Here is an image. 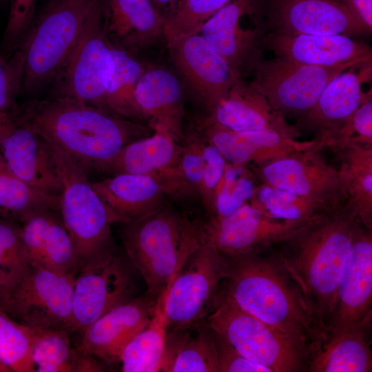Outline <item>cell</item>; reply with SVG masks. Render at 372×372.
Listing matches in <instances>:
<instances>
[{"label": "cell", "mask_w": 372, "mask_h": 372, "mask_svg": "<svg viewBox=\"0 0 372 372\" xmlns=\"http://www.w3.org/2000/svg\"><path fill=\"white\" fill-rule=\"evenodd\" d=\"M128 261L115 249L78 270L70 333L81 335L103 314L135 298Z\"/></svg>", "instance_id": "13"}, {"label": "cell", "mask_w": 372, "mask_h": 372, "mask_svg": "<svg viewBox=\"0 0 372 372\" xmlns=\"http://www.w3.org/2000/svg\"><path fill=\"white\" fill-rule=\"evenodd\" d=\"M98 0H50L18 47L24 56L21 93L50 85L74 47Z\"/></svg>", "instance_id": "5"}, {"label": "cell", "mask_w": 372, "mask_h": 372, "mask_svg": "<svg viewBox=\"0 0 372 372\" xmlns=\"http://www.w3.org/2000/svg\"><path fill=\"white\" fill-rule=\"evenodd\" d=\"M0 372H11V371L1 362H0Z\"/></svg>", "instance_id": "53"}, {"label": "cell", "mask_w": 372, "mask_h": 372, "mask_svg": "<svg viewBox=\"0 0 372 372\" xmlns=\"http://www.w3.org/2000/svg\"><path fill=\"white\" fill-rule=\"evenodd\" d=\"M38 0H10L8 22L3 33L4 53L17 49L34 18Z\"/></svg>", "instance_id": "45"}, {"label": "cell", "mask_w": 372, "mask_h": 372, "mask_svg": "<svg viewBox=\"0 0 372 372\" xmlns=\"http://www.w3.org/2000/svg\"><path fill=\"white\" fill-rule=\"evenodd\" d=\"M99 359L95 356L75 347V357L73 371L96 372L103 371L104 368L100 364Z\"/></svg>", "instance_id": "48"}, {"label": "cell", "mask_w": 372, "mask_h": 372, "mask_svg": "<svg viewBox=\"0 0 372 372\" xmlns=\"http://www.w3.org/2000/svg\"><path fill=\"white\" fill-rule=\"evenodd\" d=\"M61 196L45 194L20 179L0 154V216L20 223L39 210L59 211Z\"/></svg>", "instance_id": "35"}, {"label": "cell", "mask_w": 372, "mask_h": 372, "mask_svg": "<svg viewBox=\"0 0 372 372\" xmlns=\"http://www.w3.org/2000/svg\"><path fill=\"white\" fill-rule=\"evenodd\" d=\"M258 185L248 166L228 163L222 186L218 193L213 217L227 216L247 203L253 196Z\"/></svg>", "instance_id": "42"}, {"label": "cell", "mask_w": 372, "mask_h": 372, "mask_svg": "<svg viewBox=\"0 0 372 372\" xmlns=\"http://www.w3.org/2000/svg\"><path fill=\"white\" fill-rule=\"evenodd\" d=\"M17 124L15 116L0 113V143Z\"/></svg>", "instance_id": "50"}, {"label": "cell", "mask_w": 372, "mask_h": 372, "mask_svg": "<svg viewBox=\"0 0 372 372\" xmlns=\"http://www.w3.org/2000/svg\"><path fill=\"white\" fill-rule=\"evenodd\" d=\"M22 252L28 265L62 272L77 273L74 245L59 211H36L20 223Z\"/></svg>", "instance_id": "22"}, {"label": "cell", "mask_w": 372, "mask_h": 372, "mask_svg": "<svg viewBox=\"0 0 372 372\" xmlns=\"http://www.w3.org/2000/svg\"><path fill=\"white\" fill-rule=\"evenodd\" d=\"M226 258L224 294L244 311L291 338L309 356L324 332L282 267L257 254Z\"/></svg>", "instance_id": "3"}, {"label": "cell", "mask_w": 372, "mask_h": 372, "mask_svg": "<svg viewBox=\"0 0 372 372\" xmlns=\"http://www.w3.org/2000/svg\"><path fill=\"white\" fill-rule=\"evenodd\" d=\"M28 265L22 252L19 223L0 216V287L7 295Z\"/></svg>", "instance_id": "41"}, {"label": "cell", "mask_w": 372, "mask_h": 372, "mask_svg": "<svg viewBox=\"0 0 372 372\" xmlns=\"http://www.w3.org/2000/svg\"><path fill=\"white\" fill-rule=\"evenodd\" d=\"M115 223H124L161 207L167 194L174 192L162 178L134 174H114L92 182Z\"/></svg>", "instance_id": "24"}, {"label": "cell", "mask_w": 372, "mask_h": 372, "mask_svg": "<svg viewBox=\"0 0 372 372\" xmlns=\"http://www.w3.org/2000/svg\"><path fill=\"white\" fill-rule=\"evenodd\" d=\"M362 65L359 70L352 66L329 82L315 105L293 125L298 132H312L320 141L352 115L366 94L362 85L372 76L371 61Z\"/></svg>", "instance_id": "19"}, {"label": "cell", "mask_w": 372, "mask_h": 372, "mask_svg": "<svg viewBox=\"0 0 372 372\" xmlns=\"http://www.w3.org/2000/svg\"><path fill=\"white\" fill-rule=\"evenodd\" d=\"M207 118L236 132L273 130L293 138L301 136L294 125L241 76Z\"/></svg>", "instance_id": "25"}, {"label": "cell", "mask_w": 372, "mask_h": 372, "mask_svg": "<svg viewBox=\"0 0 372 372\" xmlns=\"http://www.w3.org/2000/svg\"><path fill=\"white\" fill-rule=\"evenodd\" d=\"M0 154L25 183L45 194L61 196L62 181L54 155L39 134L17 123L1 142Z\"/></svg>", "instance_id": "21"}, {"label": "cell", "mask_w": 372, "mask_h": 372, "mask_svg": "<svg viewBox=\"0 0 372 372\" xmlns=\"http://www.w3.org/2000/svg\"><path fill=\"white\" fill-rule=\"evenodd\" d=\"M183 185L198 194L203 177V158L201 142L191 138L182 147V152L178 165Z\"/></svg>", "instance_id": "46"}, {"label": "cell", "mask_w": 372, "mask_h": 372, "mask_svg": "<svg viewBox=\"0 0 372 372\" xmlns=\"http://www.w3.org/2000/svg\"><path fill=\"white\" fill-rule=\"evenodd\" d=\"M33 333L32 358L35 372L73 371L75 348L71 346L68 330L33 328Z\"/></svg>", "instance_id": "37"}, {"label": "cell", "mask_w": 372, "mask_h": 372, "mask_svg": "<svg viewBox=\"0 0 372 372\" xmlns=\"http://www.w3.org/2000/svg\"><path fill=\"white\" fill-rule=\"evenodd\" d=\"M360 221L347 203L283 242L282 267L296 283L325 332Z\"/></svg>", "instance_id": "2"}, {"label": "cell", "mask_w": 372, "mask_h": 372, "mask_svg": "<svg viewBox=\"0 0 372 372\" xmlns=\"http://www.w3.org/2000/svg\"><path fill=\"white\" fill-rule=\"evenodd\" d=\"M0 1H10V0H0Z\"/></svg>", "instance_id": "54"}, {"label": "cell", "mask_w": 372, "mask_h": 372, "mask_svg": "<svg viewBox=\"0 0 372 372\" xmlns=\"http://www.w3.org/2000/svg\"><path fill=\"white\" fill-rule=\"evenodd\" d=\"M166 293L167 287L158 297L149 322L122 352L119 360L122 371H161L167 333Z\"/></svg>", "instance_id": "33"}, {"label": "cell", "mask_w": 372, "mask_h": 372, "mask_svg": "<svg viewBox=\"0 0 372 372\" xmlns=\"http://www.w3.org/2000/svg\"><path fill=\"white\" fill-rule=\"evenodd\" d=\"M151 136L125 145L102 169L112 175L121 173L150 175L163 178L174 187L180 186L178 165L182 147L169 133L154 127Z\"/></svg>", "instance_id": "26"}, {"label": "cell", "mask_w": 372, "mask_h": 372, "mask_svg": "<svg viewBox=\"0 0 372 372\" xmlns=\"http://www.w3.org/2000/svg\"><path fill=\"white\" fill-rule=\"evenodd\" d=\"M313 223L273 218L249 202L227 216L200 223L202 242L226 257L257 254L285 242Z\"/></svg>", "instance_id": "14"}, {"label": "cell", "mask_w": 372, "mask_h": 372, "mask_svg": "<svg viewBox=\"0 0 372 372\" xmlns=\"http://www.w3.org/2000/svg\"><path fill=\"white\" fill-rule=\"evenodd\" d=\"M168 47L174 65L209 113L241 76L199 34L181 38Z\"/></svg>", "instance_id": "16"}, {"label": "cell", "mask_w": 372, "mask_h": 372, "mask_svg": "<svg viewBox=\"0 0 372 372\" xmlns=\"http://www.w3.org/2000/svg\"><path fill=\"white\" fill-rule=\"evenodd\" d=\"M24 56L17 48L10 54L0 53V113L16 116L21 93Z\"/></svg>", "instance_id": "43"}, {"label": "cell", "mask_w": 372, "mask_h": 372, "mask_svg": "<svg viewBox=\"0 0 372 372\" xmlns=\"http://www.w3.org/2000/svg\"><path fill=\"white\" fill-rule=\"evenodd\" d=\"M203 130L206 141L220 152L226 161L239 166L259 165L317 143L314 138L300 141L273 130L236 132L208 118Z\"/></svg>", "instance_id": "20"}, {"label": "cell", "mask_w": 372, "mask_h": 372, "mask_svg": "<svg viewBox=\"0 0 372 372\" xmlns=\"http://www.w3.org/2000/svg\"><path fill=\"white\" fill-rule=\"evenodd\" d=\"M272 21L278 33L350 36L370 31L342 0H276Z\"/></svg>", "instance_id": "18"}, {"label": "cell", "mask_w": 372, "mask_h": 372, "mask_svg": "<svg viewBox=\"0 0 372 372\" xmlns=\"http://www.w3.org/2000/svg\"><path fill=\"white\" fill-rule=\"evenodd\" d=\"M251 8V0H231L205 21L198 32L240 75L254 56L259 41L258 30H245L240 25V18Z\"/></svg>", "instance_id": "29"}, {"label": "cell", "mask_w": 372, "mask_h": 372, "mask_svg": "<svg viewBox=\"0 0 372 372\" xmlns=\"http://www.w3.org/2000/svg\"><path fill=\"white\" fill-rule=\"evenodd\" d=\"M161 371L218 372L214 333L205 320L167 333Z\"/></svg>", "instance_id": "31"}, {"label": "cell", "mask_w": 372, "mask_h": 372, "mask_svg": "<svg viewBox=\"0 0 372 372\" xmlns=\"http://www.w3.org/2000/svg\"><path fill=\"white\" fill-rule=\"evenodd\" d=\"M205 322L245 358L270 372L298 371L308 358L293 340L244 311L224 293Z\"/></svg>", "instance_id": "7"}, {"label": "cell", "mask_w": 372, "mask_h": 372, "mask_svg": "<svg viewBox=\"0 0 372 372\" xmlns=\"http://www.w3.org/2000/svg\"><path fill=\"white\" fill-rule=\"evenodd\" d=\"M317 145L322 149L327 147L332 151L352 145L372 147L371 90L352 115L317 141Z\"/></svg>", "instance_id": "40"}, {"label": "cell", "mask_w": 372, "mask_h": 372, "mask_svg": "<svg viewBox=\"0 0 372 372\" xmlns=\"http://www.w3.org/2000/svg\"><path fill=\"white\" fill-rule=\"evenodd\" d=\"M158 297L147 292L107 311L85 329L77 347L106 363H119L125 347L149 322Z\"/></svg>", "instance_id": "17"}, {"label": "cell", "mask_w": 372, "mask_h": 372, "mask_svg": "<svg viewBox=\"0 0 372 372\" xmlns=\"http://www.w3.org/2000/svg\"><path fill=\"white\" fill-rule=\"evenodd\" d=\"M76 273H62L31 264L8 292L3 311L33 328L70 329Z\"/></svg>", "instance_id": "10"}, {"label": "cell", "mask_w": 372, "mask_h": 372, "mask_svg": "<svg viewBox=\"0 0 372 372\" xmlns=\"http://www.w3.org/2000/svg\"><path fill=\"white\" fill-rule=\"evenodd\" d=\"M7 296V293L5 290L0 287V309L3 310V306Z\"/></svg>", "instance_id": "52"}, {"label": "cell", "mask_w": 372, "mask_h": 372, "mask_svg": "<svg viewBox=\"0 0 372 372\" xmlns=\"http://www.w3.org/2000/svg\"><path fill=\"white\" fill-rule=\"evenodd\" d=\"M227 274V258L202 242L167 287V331L203 322L223 296Z\"/></svg>", "instance_id": "8"}, {"label": "cell", "mask_w": 372, "mask_h": 372, "mask_svg": "<svg viewBox=\"0 0 372 372\" xmlns=\"http://www.w3.org/2000/svg\"><path fill=\"white\" fill-rule=\"evenodd\" d=\"M347 203L362 224L372 230V147L352 145L333 151Z\"/></svg>", "instance_id": "32"}, {"label": "cell", "mask_w": 372, "mask_h": 372, "mask_svg": "<svg viewBox=\"0 0 372 372\" xmlns=\"http://www.w3.org/2000/svg\"><path fill=\"white\" fill-rule=\"evenodd\" d=\"M359 64L317 66L277 56L258 61L255 79L250 83L285 118H299L315 105L332 79Z\"/></svg>", "instance_id": "11"}, {"label": "cell", "mask_w": 372, "mask_h": 372, "mask_svg": "<svg viewBox=\"0 0 372 372\" xmlns=\"http://www.w3.org/2000/svg\"><path fill=\"white\" fill-rule=\"evenodd\" d=\"M355 12L367 29L372 30V0H342Z\"/></svg>", "instance_id": "49"}, {"label": "cell", "mask_w": 372, "mask_h": 372, "mask_svg": "<svg viewBox=\"0 0 372 372\" xmlns=\"http://www.w3.org/2000/svg\"><path fill=\"white\" fill-rule=\"evenodd\" d=\"M371 302L372 230L359 221L326 333L367 326L371 318Z\"/></svg>", "instance_id": "15"}, {"label": "cell", "mask_w": 372, "mask_h": 372, "mask_svg": "<svg viewBox=\"0 0 372 372\" xmlns=\"http://www.w3.org/2000/svg\"><path fill=\"white\" fill-rule=\"evenodd\" d=\"M122 224L127 258L143 277L148 293L156 297L202 243L200 223L164 204Z\"/></svg>", "instance_id": "4"}, {"label": "cell", "mask_w": 372, "mask_h": 372, "mask_svg": "<svg viewBox=\"0 0 372 372\" xmlns=\"http://www.w3.org/2000/svg\"><path fill=\"white\" fill-rule=\"evenodd\" d=\"M103 24L110 41L135 54L163 34V14L151 0H101Z\"/></svg>", "instance_id": "27"}, {"label": "cell", "mask_w": 372, "mask_h": 372, "mask_svg": "<svg viewBox=\"0 0 372 372\" xmlns=\"http://www.w3.org/2000/svg\"><path fill=\"white\" fill-rule=\"evenodd\" d=\"M33 328L0 309V362L14 372H35L32 361Z\"/></svg>", "instance_id": "39"}, {"label": "cell", "mask_w": 372, "mask_h": 372, "mask_svg": "<svg viewBox=\"0 0 372 372\" xmlns=\"http://www.w3.org/2000/svg\"><path fill=\"white\" fill-rule=\"evenodd\" d=\"M112 56L105 94V110L131 121L144 120L135 99V90L146 68L134 54L112 43Z\"/></svg>", "instance_id": "34"}, {"label": "cell", "mask_w": 372, "mask_h": 372, "mask_svg": "<svg viewBox=\"0 0 372 372\" xmlns=\"http://www.w3.org/2000/svg\"><path fill=\"white\" fill-rule=\"evenodd\" d=\"M322 151L315 145L252 166L251 170L258 184L335 209L346 203L347 196L338 168L326 161Z\"/></svg>", "instance_id": "12"}, {"label": "cell", "mask_w": 372, "mask_h": 372, "mask_svg": "<svg viewBox=\"0 0 372 372\" xmlns=\"http://www.w3.org/2000/svg\"><path fill=\"white\" fill-rule=\"evenodd\" d=\"M48 145L62 181L59 214L72 239L79 270L116 249L110 227L115 222L87 171L59 147Z\"/></svg>", "instance_id": "6"}, {"label": "cell", "mask_w": 372, "mask_h": 372, "mask_svg": "<svg viewBox=\"0 0 372 372\" xmlns=\"http://www.w3.org/2000/svg\"><path fill=\"white\" fill-rule=\"evenodd\" d=\"M265 46L277 56L317 65L333 66L371 61L372 49L346 35L291 34L272 32L263 38Z\"/></svg>", "instance_id": "23"}, {"label": "cell", "mask_w": 372, "mask_h": 372, "mask_svg": "<svg viewBox=\"0 0 372 372\" xmlns=\"http://www.w3.org/2000/svg\"><path fill=\"white\" fill-rule=\"evenodd\" d=\"M16 121L87 172H101L125 145L147 131L134 121L65 96L30 99L19 105Z\"/></svg>", "instance_id": "1"}, {"label": "cell", "mask_w": 372, "mask_h": 372, "mask_svg": "<svg viewBox=\"0 0 372 372\" xmlns=\"http://www.w3.org/2000/svg\"><path fill=\"white\" fill-rule=\"evenodd\" d=\"M366 327L356 326L327 332L309 352V371H371L372 353L365 333Z\"/></svg>", "instance_id": "30"}, {"label": "cell", "mask_w": 372, "mask_h": 372, "mask_svg": "<svg viewBox=\"0 0 372 372\" xmlns=\"http://www.w3.org/2000/svg\"><path fill=\"white\" fill-rule=\"evenodd\" d=\"M207 142V144L201 142L203 170L198 195L209 218H211L214 215L216 197L222 186L228 163L212 144Z\"/></svg>", "instance_id": "44"}, {"label": "cell", "mask_w": 372, "mask_h": 372, "mask_svg": "<svg viewBox=\"0 0 372 372\" xmlns=\"http://www.w3.org/2000/svg\"><path fill=\"white\" fill-rule=\"evenodd\" d=\"M154 6L159 11L166 6L172 5L175 0H151Z\"/></svg>", "instance_id": "51"}, {"label": "cell", "mask_w": 372, "mask_h": 372, "mask_svg": "<svg viewBox=\"0 0 372 372\" xmlns=\"http://www.w3.org/2000/svg\"><path fill=\"white\" fill-rule=\"evenodd\" d=\"M213 333L216 343L218 372H270L267 368L245 358L227 340L214 332Z\"/></svg>", "instance_id": "47"}, {"label": "cell", "mask_w": 372, "mask_h": 372, "mask_svg": "<svg viewBox=\"0 0 372 372\" xmlns=\"http://www.w3.org/2000/svg\"><path fill=\"white\" fill-rule=\"evenodd\" d=\"M231 0H180L163 14V31L167 45L198 34L202 25Z\"/></svg>", "instance_id": "38"}, {"label": "cell", "mask_w": 372, "mask_h": 372, "mask_svg": "<svg viewBox=\"0 0 372 372\" xmlns=\"http://www.w3.org/2000/svg\"><path fill=\"white\" fill-rule=\"evenodd\" d=\"M249 203L269 217L295 222L313 223L338 208L302 198L288 191L258 184Z\"/></svg>", "instance_id": "36"}, {"label": "cell", "mask_w": 372, "mask_h": 372, "mask_svg": "<svg viewBox=\"0 0 372 372\" xmlns=\"http://www.w3.org/2000/svg\"><path fill=\"white\" fill-rule=\"evenodd\" d=\"M112 65V42L104 28L102 1L98 0L50 85V96L71 97L105 110V94Z\"/></svg>", "instance_id": "9"}, {"label": "cell", "mask_w": 372, "mask_h": 372, "mask_svg": "<svg viewBox=\"0 0 372 372\" xmlns=\"http://www.w3.org/2000/svg\"><path fill=\"white\" fill-rule=\"evenodd\" d=\"M135 99L153 128L165 130L178 142L183 138V89L174 73L162 68L146 69L137 83Z\"/></svg>", "instance_id": "28"}]
</instances>
